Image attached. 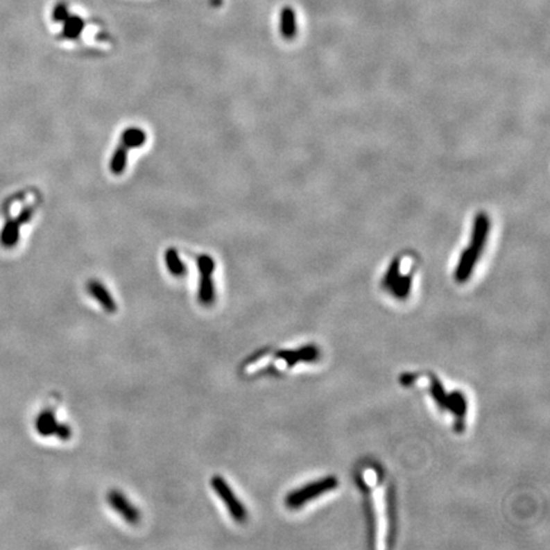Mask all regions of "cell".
<instances>
[{
  "mask_svg": "<svg viewBox=\"0 0 550 550\" xmlns=\"http://www.w3.org/2000/svg\"><path fill=\"white\" fill-rule=\"evenodd\" d=\"M339 481L334 476H327L321 481H312L307 485L295 489L286 497V504L289 508H300L303 504H309L313 498H318L327 492H332L336 488Z\"/></svg>",
  "mask_w": 550,
  "mask_h": 550,
  "instance_id": "obj_1",
  "label": "cell"
},
{
  "mask_svg": "<svg viewBox=\"0 0 550 550\" xmlns=\"http://www.w3.org/2000/svg\"><path fill=\"white\" fill-rule=\"evenodd\" d=\"M210 485L216 495L221 498V501L225 504L231 517L239 524H245L248 521V510L241 504L239 497L234 495L233 489L230 487L225 478L221 475H213L210 479Z\"/></svg>",
  "mask_w": 550,
  "mask_h": 550,
  "instance_id": "obj_2",
  "label": "cell"
},
{
  "mask_svg": "<svg viewBox=\"0 0 550 550\" xmlns=\"http://www.w3.org/2000/svg\"><path fill=\"white\" fill-rule=\"evenodd\" d=\"M199 269V289L198 300L203 306H210L216 302V286L213 282V273L216 270V261L210 255H200L198 257Z\"/></svg>",
  "mask_w": 550,
  "mask_h": 550,
  "instance_id": "obj_3",
  "label": "cell"
},
{
  "mask_svg": "<svg viewBox=\"0 0 550 550\" xmlns=\"http://www.w3.org/2000/svg\"><path fill=\"white\" fill-rule=\"evenodd\" d=\"M110 507L120 515L130 525H138L140 522V512L120 490L112 489L108 495Z\"/></svg>",
  "mask_w": 550,
  "mask_h": 550,
  "instance_id": "obj_4",
  "label": "cell"
},
{
  "mask_svg": "<svg viewBox=\"0 0 550 550\" xmlns=\"http://www.w3.org/2000/svg\"><path fill=\"white\" fill-rule=\"evenodd\" d=\"M479 256L481 254L472 248H465L463 251L455 269V280L457 283H465L472 277Z\"/></svg>",
  "mask_w": 550,
  "mask_h": 550,
  "instance_id": "obj_5",
  "label": "cell"
},
{
  "mask_svg": "<svg viewBox=\"0 0 550 550\" xmlns=\"http://www.w3.org/2000/svg\"><path fill=\"white\" fill-rule=\"evenodd\" d=\"M87 291L91 297H94V300L101 304L102 309L106 312H109V313L117 312V301L114 300V297L111 295L108 288L105 287L101 282L94 280H89L87 283Z\"/></svg>",
  "mask_w": 550,
  "mask_h": 550,
  "instance_id": "obj_6",
  "label": "cell"
},
{
  "mask_svg": "<svg viewBox=\"0 0 550 550\" xmlns=\"http://www.w3.org/2000/svg\"><path fill=\"white\" fill-rule=\"evenodd\" d=\"M489 228H490V221L488 216L485 213H479L474 221L473 234L470 242V248H474L479 254H481L483 248L485 246Z\"/></svg>",
  "mask_w": 550,
  "mask_h": 550,
  "instance_id": "obj_7",
  "label": "cell"
},
{
  "mask_svg": "<svg viewBox=\"0 0 550 550\" xmlns=\"http://www.w3.org/2000/svg\"><path fill=\"white\" fill-rule=\"evenodd\" d=\"M280 33L286 40H293L297 36V16L292 7H283L280 12Z\"/></svg>",
  "mask_w": 550,
  "mask_h": 550,
  "instance_id": "obj_8",
  "label": "cell"
},
{
  "mask_svg": "<svg viewBox=\"0 0 550 550\" xmlns=\"http://www.w3.org/2000/svg\"><path fill=\"white\" fill-rule=\"evenodd\" d=\"M36 431L40 436L42 437H50V436H55L56 429H58V420L55 418L54 411H44L40 413L36 419Z\"/></svg>",
  "mask_w": 550,
  "mask_h": 550,
  "instance_id": "obj_9",
  "label": "cell"
},
{
  "mask_svg": "<svg viewBox=\"0 0 550 550\" xmlns=\"http://www.w3.org/2000/svg\"><path fill=\"white\" fill-rule=\"evenodd\" d=\"M147 141V134L137 126H132L125 129L120 137V144H123L128 149L143 147Z\"/></svg>",
  "mask_w": 550,
  "mask_h": 550,
  "instance_id": "obj_10",
  "label": "cell"
},
{
  "mask_svg": "<svg viewBox=\"0 0 550 550\" xmlns=\"http://www.w3.org/2000/svg\"><path fill=\"white\" fill-rule=\"evenodd\" d=\"M164 260H166L167 269L173 277H176V278L185 277L187 271V265L181 260L176 248H167L164 252Z\"/></svg>",
  "mask_w": 550,
  "mask_h": 550,
  "instance_id": "obj_11",
  "label": "cell"
},
{
  "mask_svg": "<svg viewBox=\"0 0 550 550\" xmlns=\"http://www.w3.org/2000/svg\"><path fill=\"white\" fill-rule=\"evenodd\" d=\"M316 356V350L313 348H303L300 350H280V353L277 354L278 358L283 359L287 362L288 366H293V364L302 362V361H313Z\"/></svg>",
  "mask_w": 550,
  "mask_h": 550,
  "instance_id": "obj_12",
  "label": "cell"
},
{
  "mask_svg": "<svg viewBox=\"0 0 550 550\" xmlns=\"http://www.w3.org/2000/svg\"><path fill=\"white\" fill-rule=\"evenodd\" d=\"M19 228L21 225H18L15 219H8L0 233L1 246L7 248H15L19 240Z\"/></svg>",
  "mask_w": 550,
  "mask_h": 550,
  "instance_id": "obj_13",
  "label": "cell"
},
{
  "mask_svg": "<svg viewBox=\"0 0 550 550\" xmlns=\"http://www.w3.org/2000/svg\"><path fill=\"white\" fill-rule=\"evenodd\" d=\"M85 28V21L78 16H70L62 22V37L65 40H76L80 36Z\"/></svg>",
  "mask_w": 550,
  "mask_h": 550,
  "instance_id": "obj_14",
  "label": "cell"
},
{
  "mask_svg": "<svg viewBox=\"0 0 550 550\" xmlns=\"http://www.w3.org/2000/svg\"><path fill=\"white\" fill-rule=\"evenodd\" d=\"M128 148L124 147L123 144H120L119 147L115 149V152L112 153V157L110 160V171L114 175H123L124 171L126 170L128 166Z\"/></svg>",
  "mask_w": 550,
  "mask_h": 550,
  "instance_id": "obj_15",
  "label": "cell"
},
{
  "mask_svg": "<svg viewBox=\"0 0 550 550\" xmlns=\"http://www.w3.org/2000/svg\"><path fill=\"white\" fill-rule=\"evenodd\" d=\"M411 275H400L397 280H396L395 283L390 287V289L394 292V295L396 297H400V298H403L405 295L409 293V291H411Z\"/></svg>",
  "mask_w": 550,
  "mask_h": 550,
  "instance_id": "obj_16",
  "label": "cell"
},
{
  "mask_svg": "<svg viewBox=\"0 0 550 550\" xmlns=\"http://www.w3.org/2000/svg\"><path fill=\"white\" fill-rule=\"evenodd\" d=\"M400 277V259H395L391 265H390V268H388V270L386 271V274H385V278H384V286L385 287H391L394 283H395L396 280Z\"/></svg>",
  "mask_w": 550,
  "mask_h": 550,
  "instance_id": "obj_17",
  "label": "cell"
},
{
  "mask_svg": "<svg viewBox=\"0 0 550 550\" xmlns=\"http://www.w3.org/2000/svg\"><path fill=\"white\" fill-rule=\"evenodd\" d=\"M69 17V12H68V7L65 3H59L56 4L54 10H53V19L56 24H62L67 18Z\"/></svg>",
  "mask_w": 550,
  "mask_h": 550,
  "instance_id": "obj_18",
  "label": "cell"
},
{
  "mask_svg": "<svg viewBox=\"0 0 550 550\" xmlns=\"http://www.w3.org/2000/svg\"><path fill=\"white\" fill-rule=\"evenodd\" d=\"M33 213H35V208L33 207H26L24 209L21 210V213H19V216L16 221L17 223L19 225H24V223H27L32 217H33Z\"/></svg>",
  "mask_w": 550,
  "mask_h": 550,
  "instance_id": "obj_19",
  "label": "cell"
},
{
  "mask_svg": "<svg viewBox=\"0 0 550 550\" xmlns=\"http://www.w3.org/2000/svg\"><path fill=\"white\" fill-rule=\"evenodd\" d=\"M71 434H73V432H71L69 426H67V424H64V423H59L55 436H58L62 441H67V440H69L70 437H71Z\"/></svg>",
  "mask_w": 550,
  "mask_h": 550,
  "instance_id": "obj_20",
  "label": "cell"
}]
</instances>
